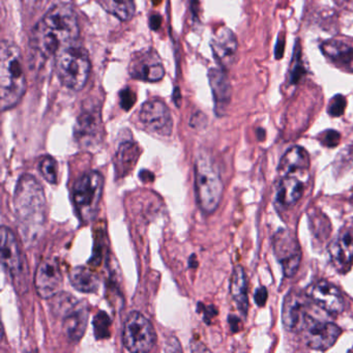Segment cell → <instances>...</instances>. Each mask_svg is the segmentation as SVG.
I'll use <instances>...</instances> for the list:
<instances>
[{"mask_svg": "<svg viewBox=\"0 0 353 353\" xmlns=\"http://www.w3.org/2000/svg\"><path fill=\"white\" fill-rule=\"evenodd\" d=\"M79 37V24L73 7L59 3L51 8L32 30L30 48L39 61H47L61 49L74 44Z\"/></svg>", "mask_w": 353, "mask_h": 353, "instance_id": "1", "label": "cell"}, {"mask_svg": "<svg viewBox=\"0 0 353 353\" xmlns=\"http://www.w3.org/2000/svg\"><path fill=\"white\" fill-rule=\"evenodd\" d=\"M14 210L22 241L28 247L36 245L43 236L47 220L46 195L36 177H20L14 194Z\"/></svg>", "mask_w": 353, "mask_h": 353, "instance_id": "2", "label": "cell"}, {"mask_svg": "<svg viewBox=\"0 0 353 353\" xmlns=\"http://www.w3.org/2000/svg\"><path fill=\"white\" fill-rule=\"evenodd\" d=\"M28 88L24 59L19 47L3 41L0 50V101L3 111L19 104Z\"/></svg>", "mask_w": 353, "mask_h": 353, "instance_id": "3", "label": "cell"}, {"mask_svg": "<svg viewBox=\"0 0 353 353\" xmlns=\"http://www.w3.org/2000/svg\"><path fill=\"white\" fill-rule=\"evenodd\" d=\"M195 193L198 206L205 214H212L220 205L224 185L220 171L208 154H201L195 162Z\"/></svg>", "mask_w": 353, "mask_h": 353, "instance_id": "4", "label": "cell"}, {"mask_svg": "<svg viewBox=\"0 0 353 353\" xmlns=\"http://www.w3.org/2000/svg\"><path fill=\"white\" fill-rule=\"evenodd\" d=\"M90 59L83 47L68 45L55 55V70L61 83L74 92L83 90L90 74Z\"/></svg>", "mask_w": 353, "mask_h": 353, "instance_id": "5", "label": "cell"}, {"mask_svg": "<svg viewBox=\"0 0 353 353\" xmlns=\"http://www.w3.org/2000/svg\"><path fill=\"white\" fill-rule=\"evenodd\" d=\"M104 191V177L98 171H88L74 183V205L80 220L92 222L98 216Z\"/></svg>", "mask_w": 353, "mask_h": 353, "instance_id": "6", "label": "cell"}, {"mask_svg": "<svg viewBox=\"0 0 353 353\" xmlns=\"http://www.w3.org/2000/svg\"><path fill=\"white\" fill-rule=\"evenodd\" d=\"M1 263L9 272L16 291L19 294L28 290V266L26 256L22 253L15 233L8 228L1 227Z\"/></svg>", "mask_w": 353, "mask_h": 353, "instance_id": "7", "label": "cell"}, {"mask_svg": "<svg viewBox=\"0 0 353 353\" xmlns=\"http://www.w3.org/2000/svg\"><path fill=\"white\" fill-rule=\"evenodd\" d=\"M74 137L81 148L88 150L102 143L104 137L102 114L100 106L94 101L84 103L74 129Z\"/></svg>", "mask_w": 353, "mask_h": 353, "instance_id": "8", "label": "cell"}, {"mask_svg": "<svg viewBox=\"0 0 353 353\" xmlns=\"http://www.w3.org/2000/svg\"><path fill=\"white\" fill-rule=\"evenodd\" d=\"M156 332L150 320L139 312H131L125 318L123 342L131 352H148L156 344Z\"/></svg>", "mask_w": 353, "mask_h": 353, "instance_id": "9", "label": "cell"}, {"mask_svg": "<svg viewBox=\"0 0 353 353\" xmlns=\"http://www.w3.org/2000/svg\"><path fill=\"white\" fill-rule=\"evenodd\" d=\"M272 248L276 259L287 278L296 274L301 261V250L294 233L281 229L274 234Z\"/></svg>", "mask_w": 353, "mask_h": 353, "instance_id": "10", "label": "cell"}, {"mask_svg": "<svg viewBox=\"0 0 353 353\" xmlns=\"http://www.w3.org/2000/svg\"><path fill=\"white\" fill-rule=\"evenodd\" d=\"M139 121L150 133L164 137L172 134V115L163 101H146L140 109Z\"/></svg>", "mask_w": 353, "mask_h": 353, "instance_id": "11", "label": "cell"}, {"mask_svg": "<svg viewBox=\"0 0 353 353\" xmlns=\"http://www.w3.org/2000/svg\"><path fill=\"white\" fill-rule=\"evenodd\" d=\"M129 72L132 78L144 82H159L165 76L160 55L152 48L136 52L132 57Z\"/></svg>", "mask_w": 353, "mask_h": 353, "instance_id": "12", "label": "cell"}, {"mask_svg": "<svg viewBox=\"0 0 353 353\" xmlns=\"http://www.w3.org/2000/svg\"><path fill=\"white\" fill-rule=\"evenodd\" d=\"M310 303L307 295L299 291H291L283 303L282 321L289 332H301L309 319Z\"/></svg>", "mask_w": 353, "mask_h": 353, "instance_id": "13", "label": "cell"}, {"mask_svg": "<svg viewBox=\"0 0 353 353\" xmlns=\"http://www.w3.org/2000/svg\"><path fill=\"white\" fill-rule=\"evenodd\" d=\"M301 332L307 347L314 350L324 351L336 342L341 328L332 322L318 321L310 316Z\"/></svg>", "mask_w": 353, "mask_h": 353, "instance_id": "14", "label": "cell"}, {"mask_svg": "<svg viewBox=\"0 0 353 353\" xmlns=\"http://www.w3.org/2000/svg\"><path fill=\"white\" fill-rule=\"evenodd\" d=\"M63 274L57 260L47 259L39 264L34 274V288L43 299H51L61 292Z\"/></svg>", "mask_w": 353, "mask_h": 353, "instance_id": "15", "label": "cell"}, {"mask_svg": "<svg viewBox=\"0 0 353 353\" xmlns=\"http://www.w3.org/2000/svg\"><path fill=\"white\" fill-rule=\"evenodd\" d=\"M330 260L341 272H347L353 262V223L345 225L327 248Z\"/></svg>", "mask_w": 353, "mask_h": 353, "instance_id": "16", "label": "cell"}, {"mask_svg": "<svg viewBox=\"0 0 353 353\" xmlns=\"http://www.w3.org/2000/svg\"><path fill=\"white\" fill-rule=\"evenodd\" d=\"M307 297L332 315H339L344 310L342 293L332 283L318 281L307 288Z\"/></svg>", "mask_w": 353, "mask_h": 353, "instance_id": "17", "label": "cell"}, {"mask_svg": "<svg viewBox=\"0 0 353 353\" xmlns=\"http://www.w3.org/2000/svg\"><path fill=\"white\" fill-rule=\"evenodd\" d=\"M210 46L214 59L223 69H228L234 63L239 44L232 30L225 26L219 28L212 36Z\"/></svg>", "mask_w": 353, "mask_h": 353, "instance_id": "18", "label": "cell"}, {"mask_svg": "<svg viewBox=\"0 0 353 353\" xmlns=\"http://www.w3.org/2000/svg\"><path fill=\"white\" fill-rule=\"evenodd\" d=\"M208 81L214 97V111L218 117H222L228 108L232 97V88L228 76L223 68H212L208 71Z\"/></svg>", "mask_w": 353, "mask_h": 353, "instance_id": "19", "label": "cell"}, {"mask_svg": "<svg viewBox=\"0 0 353 353\" xmlns=\"http://www.w3.org/2000/svg\"><path fill=\"white\" fill-rule=\"evenodd\" d=\"M88 316L90 310L88 305L79 301L78 305L63 318V332L71 342H79L85 334Z\"/></svg>", "mask_w": 353, "mask_h": 353, "instance_id": "20", "label": "cell"}, {"mask_svg": "<svg viewBox=\"0 0 353 353\" xmlns=\"http://www.w3.org/2000/svg\"><path fill=\"white\" fill-rule=\"evenodd\" d=\"M322 53L336 68L343 71L353 73V47L340 41L330 40L322 43Z\"/></svg>", "mask_w": 353, "mask_h": 353, "instance_id": "21", "label": "cell"}, {"mask_svg": "<svg viewBox=\"0 0 353 353\" xmlns=\"http://www.w3.org/2000/svg\"><path fill=\"white\" fill-rule=\"evenodd\" d=\"M140 148L133 141H125L119 145L115 154V172L117 177L127 176L137 164L140 157Z\"/></svg>", "mask_w": 353, "mask_h": 353, "instance_id": "22", "label": "cell"}, {"mask_svg": "<svg viewBox=\"0 0 353 353\" xmlns=\"http://www.w3.org/2000/svg\"><path fill=\"white\" fill-rule=\"evenodd\" d=\"M310 168V157L307 150L301 146L289 148L282 157L279 165V172L283 176L292 175L299 171H305Z\"/></svg>", "mask_w": 353, "mask_h": 353, "instance_id": "23", "label": "cell"}, {"mask_svg": "<svg viewBox=\"0 0 353 353\" xmlns=\"http://www.w3.org/2000/svg\"><path fill=\"white\" fill-rule=\"evenodd\" d=\"M230 293L233 301L236 303L237 309L247 316L249 310V297H248V282L245 270L241 265L235 266L230 280Z\"/></svg>", "mask_w": 353, "mask_h": 353, "instance_id": "24", "label": "cell"}, {"mask_svg": "<svg viewBox=\"0 0 353 353\" xmlns=\"http://www.w3.org/2000/svg\"><path fill=\"white\" fill-rule=\"evenodd\" d=\"M303 194V185L292 175L283 176L276 191V199L282 205H294Z\"/></svg>", "mask_w": 353, "mask_h": 353, "instance_id": "25", "label": "cell"}, {"mask_svg": "<svg viewBox=\"0 0 353 353\" xmlns=\"http://www.w3.org/2000/svg\"><path fill=\"white\" fill-rule=\"evenodd\" d=\"M69 280L72 286L82 293H94L100 287L99 276L90 268L77 266L70 272Z\"/></svg>", "mask_w": 353, "mask_h": 353, "instance_id": "26", "label": "cell"}, {"mask_svg": "<svg viewBox=\"0 0 353 353\" xmlns=\"http://www.w3.org/2000/svg\"><path fill=\"white\" fill-rule=\"evenodd\" d=\"M105 11L121 21H129L135 15L136 6L134 0H100Z\"/></svg>", "mask_w": 353, "mask_h": 353, "instance_id": "27", "label": "cell"}, {"mask_svg": "<svg viewBox=\"0 0 353 353\" xmlns=\"http://www.w3.org/2000/svg\"><path fill=\"white\" fill-rule=\"evenodd\" d=\"M51 299H52V301H51L52 313L59 316V317L63 318L65 317V314L69 313L79 303V301L70 293L59 292Z\"/></svg>", "mask_w": 353, "mask_h": 353, "instance_id": "28", "label": "cell"}, {"mask_svg": "<svg viewBox=\"0 0 353 353\" xmlns=\"http://www.w3.org/2000/svg\"><path fill=\"white\" fill-rule=\"evenodd\" d=\"M292 67H291L290 81L291 85H296L303 76L307 74L305 65H303V59H301V48L299 41L297 40L296 45H295L294 52H293Z\"/></svg>", "mask_w": 353, "mask_h": 353, "instance_id": "29", "label": "cell"}, {"mask_svg": "<svg viewBox=\"0 0 353 353\" xmlns=\"http://www.w3.org/2000/svg\"><path fill=\"white\" fill-rule=\"evenodd\" d=\"M41 174L49 183L57 185V171H59V165L57 161L52 157H44L39 164Z\"/></svg>", "mask_w": 353, "mask_h": 353, "instance_id": "30", "label": "cell"}, {"mask_svg": "<svg viewBox=\"0 0 353 353\" xmlns=\"http://www.w3.org/2000/svg\"><path fill=\"white\" fill-rule=\"evenodd\" d=\"M94 336L98 340L110 336L111 320L105 312H99L94 318Z\"/></svg>", "mask_w": 353, "mask_h": 353, "instance_id": "31", "label": "cell"}, {"mask_svg": "<svg viewBox=\"0 0 353 353\" xmlns=\"http://www.w3.org/2000/svg\"><path fill=\"white\" fill-rule=\"evenodd\" d=\"M347 101L346 98L342 94H336L330 101L328 105L327 112L332 117H340L344 114L345 109H346Z\"/></svg>", "mask_w": 353, "mask_h": 353, "instance_id": "32", "label": "cell"}, {"mask_svg": "<svg viewBox=\"0 0 353 353\" xmlns=\"http://www.w3.org/2000/svg\"><path fill=\"white\" fill-rule=\"evenodd\" d=\"M341 135L334 130H327L322 134L320 141L326 148H334L340 143Z\"/></svg>", "mask_w": 353, "mask_h": 353, "instance_id": "33", "label": "cell"}, {"mask_svg": "<svg viewBox=\"0 0 353 353\" xmlns=\"http://www.w3.org/2000/svg\"><path fill=\"white\" fill-rule=\"evenodd\" d=\"M136 102V94L133 90L130 88H125V90H121V108L125 110H130L135 104Z\"/></svg>", "mask_w": 353, "mask_h": 353, "instance_id": "34", "label": "cell"}, {"mask_svg": "<svg viewBox=\"0 0 353 353\" xmlns=\"http://www.w3.org/2000/svg\"><path fill=\"white\" fill-rule=\"evenodd\" d=\"M268 301V289L265 287H260L255 292V301L259 307H263Z\"/></svg>", "mask_w": 353, "mask_h": 353, "instance_id": "35", "label": "cell"}, {"mask_svg": "<svg viewBox=\"0 0 353 353\" xmlns=\"http://www.w3.org/2000/svg\"><path fill=\"white\" fill-rule=\"evenodd\" d=\"M285 40L284 38H280L276 41V48H274V57L276 61H280L284 55Z\"/></svg>", "mask_w": 353, "mask_h": 353, "instance_id": "36", "label": "cell"}, {"mask_svg": "<svg viewBox=\"0 0 353 353\" xmlns=\"http://www.w3.org/2000/svg\"><path fill=\"white\" fill-rule=\"evenodd\" d=\"M229 319H230L229 322H230L231 328H232L233 332H237L239 328V320L236 317H233V316H230Z\"/></svg>", "mask_w": 353, "mask_h": 353, "instance_id": "37", "label": "cell"}, {"mask_svg": "<svg viewBox=\"0 0 353 353\" xmlns=\"http://www.w3.org/2000/svg\"><path fill=\"white\" fill-rule=\"evenodd\" d=\"M160 16H152V17L150 18V26H152V28H154V30H157V28H158L159 26H160Z\"/></svg>", "mask_w": 353, "mask_h": 353, "instance_id": "38", "label": "cell"}, {"mask_svg": "<svg viewBox=\"0 0 353 353\" xmlns=\"http://www.w3.org/2000/svg\"><path fill=\"white\" fill-rule=\"evenodd\" d=\"M257 136H258V139L264 140V138H265V131H264L263 129H258L257 130Z\"/></svg>", "mask_w": 353, "mask_h": 353, "instance_id": "39", "label": "cell"}, {"mask_svg": "<svg viewBox=\"0 0 353 353\" xmlns=\"http://www.w3.org/2000/svg\"><path fill=\"white\" fill-rule=\"evenodd\" d=\"M34 3H39L38 0H32V1H30V3H34ZM40 1H42L43 3H45L44 0H40Z\"/></svg>", "mask_w": 353, "mask_h": 353, "instance_id": "40", "label": "cell"}]
</instances>
